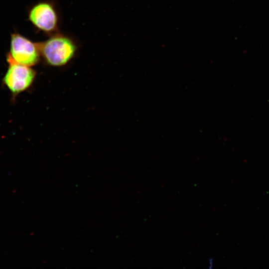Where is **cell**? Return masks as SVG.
Masks as SVG:
<instances>
[{
	"instance_id": "6da1fadb",
	"label": "cell",
	"mask_w": 269,
	"mask_h": 269,
	"mask_svg": "<svg viewBox=\"0 0 269 269\" xmlns=\"http://www.w3.org/2000/svg\"><path fill=\"white\" fill-rule=\"evenodd\" d=\"M40 52L46 61L53 66L65 64L73 56L76 47L68 38L56 35L38 44Z\"/></svg>"
},
{
	"instance_id": "7a4b0ae2",
	"label": "cell",
	"mask_w": 269,
	"mask_h": 269,
	"mask_svg": "<svg viewBox=\"0 0 269 269\" xmlns=\"http://www.w3.org/2000/svg\"><path fill=\"white\" fill-rule=\"evenodd\" d=\"M40 53L38 44L19 34H13L11 35L10 51L7 56V61L30 66L37 63Z\"/></svg>"
},
{
	"instance_id": "3957f363",
	"label": "cell",
	"mask_w": 269,
	"mask_h": 269,
	"mask_svg": "<svg viewBox=\"0 0 269 269\" xmlns=\"http://www.w3.org/2000/svg\"><path fill=\"white\" fill-rule=\"evenodd\" d=\"M9 66L3 82L13 94H18L27 89L35 77L34 71L29 66L8 62Z\"/></svg>"
},
{
	"instance_id": "277c9868",
	"label": "cell",
	"mask_w": 269,
	"mask_h": 269,
	"mask_svg": "<svg viewBox=\"0 0 269 269\" xmlns=\"http://www.w3.org/2000/svg\"><path fill=\"white\" fill-rule=\"evenodd\" d=\"M29 19L38 28L46 32L54 30L57 26L56 12L53 6L47 2L35 5L29 13Z\"/></svg>"
},
{
	"instance_id": "5b68a950",
	"label": "cell",
	"mask_w": 269,
	"mask_h": 269,
	"mask_svg": "<svg viewBox=\"0 0 269 269\" xmlns=\"http://www.w3.org/2000/svg\"><path fill=\"white\" fill-rule=\"evenodd\" d=\"M214 267V260L212 258H209L208 261V269H212Z\"/></svg>"
}]
</instances>
